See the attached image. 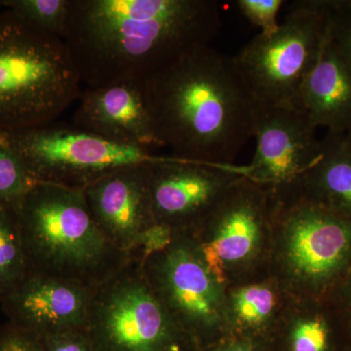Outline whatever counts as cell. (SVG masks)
Listing matches in <instances>:
<instances>
[{
  "label": "cell",
  "mask_w": 351,
  "mask_h": 351,
  "mask_svg": "<svg viewBox=\"0 0 351 351\" xmlns=\"http://www.w3.org/2000/svg\"><path fill=\"white\" fill-rule=\"evenodd\" d=\"M215 0H69L63 41L82 84L142 82L218 36Z\"/></svg>",
  "instance_id": "cell-1"
},
{
  "label": "cell",
  "mask_w": 351,
  "mask_h": 351,
  "mask_svg": "<svg viewBox=\"0 0 351 351\" xmlns=\"http://www.w3.org/2000/svg\"><path fill=\"white\" fill-rule=\"evenodd\" d=\"M141 84L157 138L172 156L234 165L253 138L258 104L234 57L202 46Z\"/></svg>",
  "instance_id": "cell-2"
},
{
  "label": "cell",
  "mask_w": 351,
  "mask_h": 351,
  "mask_svg": "<svg viewBox=\"0 0 351 351\" xmlns=\"http://www.w3.org/2000/svg\"><path fill=\"white\" fill-rule=\"evenodd\" d=\"M13 208L29 272L96 290L133 260L104 237L82 189L39 182Z\"/></svg>",
  "instance_id": "cell-3"
},
{
  "label": "cell",
  "mask_w": 351,
  "mask_h": 351,
  "mask_svg": "<svg viewBox=\"0 0 351 351\" xmlns=\"http://www.w3.org/2000/svg\"><path fill=\"white\" fill-rule=\"evenodd\" d=\"M80 85L63 39L0 12V133L56 121L80 98Z\"/></svg>",
  "instance_id": "cell-4"
},
{
  "label": "cell",
  "mask_w": 351,
  "mask_h": 351,
  "mask_svg": "<svg viewBox=\"0 0 351 351\" xmlns=\"http://www.w3.org/2000/svg\"><path fill=\"white\" fill-rule=\"evenodd\" d=\"M272 207L270 274L292 299L327 302L351 267V221L300 197Z\"/></svg>",
  "instance_id": "cell-5"
},
{
  "label": "cell",
  "mask_w": 351,
  "mask_h": 351,
  "mask_svg": "<svg viewBox=\"0 0 351 351\" xmlns=\"http://www.w3.org/2000/svg\"><path fill=\"white\" fill-rule=\"evenodd\" d=\"M274 207L267 191L245 176L213 213L186 234L223 287L269 271Z\"/></svg>",
  "instance_id": "cell-6"
},
{
  "label": "cell",
  "mask_w": 351,
  "mask_h": 351,
  "mask_svg": "<svg viewBox=\"0 0 351 351\" xmlns=\"http://www.w3.org/2000/svg\"><path fill=\"white\" fill-rule=\"evenodd\" d=\"M85 332L95 351H201L152 292L138 258L93 291Z\"/></svg>",
  "instance_id": "cell-7"
},
{
  "label": "cell",
  "mask_w": 351,
  "mask_h": 351,
  "mask_svg": "<svg viewBox=\"0 0 351 351\" xmlns=\"http://www.w3.org/2000/svg\"><path fill=\"white\" fill-rule=\"evenodd\" d=\"M327 36L325 0L290 4L274 34H260L234 56L258 105H294Z\"/></svg>",
  "instance_id": "cell-8"
},
{
  "label": "cell",
  "mask_w": 351,
  "mask_h": 351,
  "mask_svg": "<svg viewBox=\"0 0 351 351\" xmlns=\"http://www.w3.org/2000/svg\"><path fill=\"white\" fill-rule=\"evenodd\" d=\"M0 144L14 152L36 181L83 189L101 176L162 156L110 142L69 124L54 122L0 133Z\"/></svg>",
  "instance_id": "cell-9"
},
{
  "label": "cell",
  "mask_w": 351,
  "mask_h": 351,
  "mask_svg": "<svg viewBox=\"0 0 351 351\" xmlns=\"http://www.w3.org/2000/svg\"><path fill=\"white\" fill-rule=\"evenodd\" d=\"M141 267L158 301L201 351L228 338L225 287L186 235H174L141 258Z\"/></svg>",
  "instance_id": "cell-10"
},
{
  "label": "cell",
  "mask_w": 351,
  "mask_h": 351,
  "mask_svg": "<svg viewBox=\"0 0 351 351\" xmlns=\"http://www.w3.org/2000/svg\"><path fill=\"white\" fill-rule=\"evenodd\" d=\"M306 113L294 105H258L254 124L256 151L246 177L272 203L297 197L302 179L318 154L321 140Z\"/></svg>",
  "instance_id": "cell-11"
},
{
  "label": "cell",
  "mask_w": 351,
  "mask_h": 351,
  "mask_svg": "<svg viewBox=\"0 0 351 351\" xmlns=\"http://www.w3.org/2000/svg\"><path fill=\"white\" fill-rule=\"evenodd\" d=\"M152 211L156 225L186 235L210 216L246 176V166L162 156L151 164Z\"/></svg>",
  "instance_id": "cell-12"
},
{
  "label": "cell",
  "mask_w": 351,
  "mask_h": 351,
  "mask_svg": "<svg viewBox=\"0 0 351 351\" xmlns=\"http://www.w3.org/2000/svg\"><path fill=\"white\" fill-rule=\"evenodd\" d=\"M152 163L101 176L82 189L95 223L117 250L136 257L145 233L156 225L152 211Z\"/></svg>",
  "instance_id": "cell-13"
},
{
  "label": "cell",
  "mask_w": 351,
  "mask_h": 351,
  "mask_svg": "<svg viewBox=\"0 0 351 351\" xmlns=\"http://www.w3.org/2000/svg\"><path fill=\"white\" fill-rule=\"evenodd\" d=\"M93 291L27 272L0 306L8 323L38 337L80 331L86 326Z\"/></svg>",
  "instance_id": "cell-14"
},
{
  "label": "cell",
  "mask_w": 351,
  "mask_h": 351,
  "mask_svg": "<svg viewBox=\"0 0 351 351\" xmlns=\"http://www.w3.org/2000/svg\"><path fill=\"white\" fill-rule=\"evenodd\" d=\"M71 124L117 144L152 152L161 147L141 82L86 88Z\"/></svg>",
  "instance_id": "cell-15"
},
{
  "label": "cell",
  "mask_w": 351,
  "mask_h": 351,
  "mask_svg": "<svg viewBox=\"0 0 351 351\" xmlns=\"http://www.w3.org/2000/svg\"><path fill=\"white\" fill-rule=\"evenodd\" d=\"M295 107L316 128L348 133L351 129V66L329 38L302 82Z\"/></svg>",
  "instance_id": "cell-16"
},
{
  "label": "cell",
  "mask_w": 351,
  "mask_h": 351,
  "mask_svg": "<svg viewBox=\"0 0 351 351\" xmlns=\"http://www.w3.org/2000/svg\"><path fill=\"white\" fill-rule=\"evenodd\" d=\"M292 297L270 272L225 288L228 337L267 350Z\"/></svg>",
  "instance_id": "cell-17"
},
{
  "label": "cell",
  "mask_w": 351,
  "mask_h": 351,
  "mask_svg": "<svg viewBox=\"0 0 351 351\" xmlns=\"http://www.w3.org/2000/svg\"><path fill=\"white\" fill-rule=\"evenodd\" d=\"M297 197L351 221V147L346 133L327 131Z\"/></svg>",
  "instance_id": "cell-18"
},
{
  "label": "cell",
  "mask_w": 351,
  "mask_h": 351,
  "mask_svg": "<svg viewBox=\"0 0 351 351\" xmlns=\"http://www.w3.org/2000/svg\"><path fill=\"white\" fill-rule=\"evenodd\" d=\"M348 348L327 302L292 299L267 351H348Z\"/></svg>",
  "instance_id": "cell-19"
},
{
  "label": "cell",
  "mask_w": 351,
  "mask_h": 351,
  "mask_svg": "<svg viewBox=\"0 0 351 351\" xmlns=\"http://www.w3.org/2000/svg\"><path fill=\"white\" fill-rule=\"evenodd\" d=\"M27 258L13 206L0 205V302L27 276Z\"/></svg>",
  "instance_id": "cell-20"
},
{
  "label": "cell",
  "mask_w": 351,
  "mask_h": 351,
  "mask_svg": "<svg viewBox=\"0 0 351 351\" xmlns=\"http://www.w3.org/2000/svg\"><path fill=\"white\" fill-rule=\"evenodd\" d=\"M69 0H4V8L39 31L63 38Z\"/></svg>",
  "instance_id": "cell-21"
},
{
  "label": "cell",
  "mask_w": 351,
  "mask_h": 351,
  "mask_svg": "<svg viewBox=\"0 0 351 351\" xmlns=\"http://www.w3.org/2000/svg\"><path fill=\"white\" fill-rule=\"evenodd\" d=\"M38 182L19 157L0 144V205L14 206Z\"/></svg>",
  "instance_id": "cell-22"
},
{
  "label": "cell",
  "mask_w": 351,
  "mask_h": 351,
  "mask_svg": "<svg viewBox=\"0 0 351 351\" xmlns=\"http://www.w3.org/2000/svg\"><path fill=\"white\" fill-rule=\"evenodd\" d=\"M329 38L351 66V0H325Z\"/></svg>",
  "instance_id": "cell-23"
},
{
  "label": "cell",
  "mask_w": 351,
  "mask_h": 351,
  "mask_svg": "<svg viewBox=\"0 0 351 351\" xmlns=\"http://www.w3.org/2000/svg\"><path fill=\"white\" fill-rule=\"evenodd\" d=\"M235 3L247 19L261 27L260 34H274L278 29L277 15L285 3L283 0H237Z\"/></svg>",
  "instance_id": "cell-24"
},
{
  "label": "cell",
  "mask_w": 351,
  "mask_h": 351,
  "mask_svg": "<svg viewBox=\"0 0 351 351\" xmlns=\"http://www.w3.org/2000/svg\"><path fill=\"white\" fill-rule=\"evenodd\" d=\"M335 318L351 348V267L327 300Z\"/></svg>",
  "instance_id": "cell-25"
},
{
  "label": "cell",
  "mask_w": 351,
  "mask_h": 351,
  "mask_svg": "<svg viewBox=\"0 0 351 351\" xmlns=\"http://www.w3.org/2000/svg\"><path fill=\"white\" fill-rule=\"evenodd\" d=\"M43 351H95L85 330L38 337Z\"/></svg>",
  "instance_id": "cell-26"
},
{
  "label": "cell",
  "mask_w": 351,
  "mask_h": 351,
  "mask_svg": "<svg viewBox=\"0 0 351 351\" xmlns=\"http://www.w3.org/2000/svg\"><path fill=\"white\" fill-rule=\"evenodd\" d=\"M0 351H43L38 336L7 323L0 329Z\"/></svg>",
  "instance_id": "cell-27"
},
{
  "label": "cell",
  "mask_w": 351,
  "mask_h": 351,
  "mask_svg": "<svg viewBox=\"0 0 351 351\" xmlns=\"http://www.w3.org/2000/svg\"><path fill=\"white\" fill-rule=\"evenodd\" d=\"M205 351H267V350L265 346L257 345L252 341L228 337Z\"/></svg>",
  "instance_id": "cell-28"
},
{
  "label": "cell",
  "mask_w": 351,
  "mask_h": 351,
  "mask_svg": "<svg viewBox=\"0 0 351 351\" xmlns=\"http://www.w3.org/2000/svg\"><path fill=\"white\" fill-rule=\"evenodd\" d=\"M346 138H348V144H350L351 147V129L348 132V133H346Z\"/></svg>",
  "instance_id": "cell-29"
},
{
  "label": "cell",
  "mask_w": 351,
  "mask_h": 351,
  "mask_svg": "<svg viewBox=\"0 0 351 351\" xmlns=\"http://www.w3.org/2000/svg\"><path fill=\"white\" fill-rule=\"evenodd\" d=\"M4 9V0H0V12Z\"/></svg>",
  "instance_id": "cell-30"
},
{
  "label": "cell",
  "mask_w": 351,
  "mask_h": 351,
  "mask_svg": "<svg viewBox=\"0 0 351 351\" xmlns=\"http://www.w3.org/2000/svg\"><path fill=\"white\" fill-rule=\"evenodd\" d=\"M348 351H351V348H348Z\"/></svg>",
  "instance_id": "cell-31"
}]
</instances>
